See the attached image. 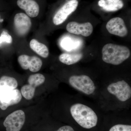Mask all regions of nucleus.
Returning a JSON list of instances; mask_svg holds the SVG:
<instances>
[{
  "label": "nucleus",
  "mask_w": 131,
  "mask_h": 131,
  "mask_svg": "<svg viewBox=\"0 0 131 131\" xmlns=\"http://www.w3.org/2000/svg\"><path fill=\"white\" fill-rule=\"evenodd\" d=\"M30 46L32 50L42 57L47 58L49 56V50L46 46L36 39H32L30 42Z\"/></svg>",
  "instance_id": "ddd939ff"
},
{
  "label": "nucleus",
  "mask_w": 131,
  "mask_h": 131,
  "mask_svg": "<svg viewBox=\"0 0 131 131\" xmlns=\"http://www.w3.org/2000/svg\"><path fill=\"white\" fill-rule=\"evenodd\" d=\"M66 28L69 32L85 37L91 35L93 30V26L90 22L81 24L75 21H71L68 23Z\"/></svg>",
  "instance_id": "9b49d317"
},
{
  "label": "nucleus",
  "mask_w": 131,
  "mask_h": 131,
  "mask_svg": "<svg viewBox=\"0 0 131 131\" xmlns=\"http://www.w3.org/2000/svg\"><path fill=\"white\" fill-rule=\"evenodd\" d=\"M57 131H74L71 127L69 126H65L62 127Z\"/></svg>",
  "instance_id": "412c9836"
},
{
  "label": "nucleus",
  "mask_w": 131,
  "mask_h": 131,
  "mask_svg": "<svg viewBox=\"0 0 131 131\" xmlns=\"http://www.w3.org/2000/svg\"><path fill=\"white\" fill-rule=\"evenodd\" d=\"M12 42V36L7 32L3 31L0 35V47L4 44H11Z\"/></svg>",
  "instance_id": "6ab92c4d"
},
{
  "label": "nucleus",
  "mask_w": 131,
  "mask_h": 131,
  "mask_svg": "<svg viewBox=\"0 0 131 131\" xmlns=\"http://www.w3.org/2000/svg\"><path fill=\"white\" fill-rule=\"evenodd\" d=\"M106 28L110 34L120 37H125L128 30L124 20L119 17L111 19L107 23Z\"/></svg>",
  "instance_id": "9d476101"
},
{
  "label": "nucleus",
  "mask_w": 131,
  "mask_h": 131,
  "mask_svg": "<svg viewBox=\"0 0 131 131\" xmlns=\"http://www.w3.org/2000/svg\"><path fill=\"white\" fill-rule=\"evenodd\" d=\"M22 98L18 89H5L0 90V108L5 110L10 106L18 104Z\"/></svg>",
  "instance_id": "20e7f679"
},
{
  "label": "nucleus",
  "mask_w": 131,
  "mask_h": 131,
  "mask_svg": "<svg viewBox=\"0 0 131 131\" xmlns=\"http://www.w3.org/2000/svg\"><path fill=\"white\" fill-rule=\"evenodd\" d=\"M107 90L122 102L127 101L131 97V88L129 84L124 80L113 83L108 86Z\"/></svg>",
  "instance_id": "39448f33"
},
{
  "label": "nucleus",
  "mask_w": 131,
  "mask_h": 131,
  "mask_svg": "<svg viewBox=\"0 0 131 131\" xmlns=\"http://www.w3.org/2000/svg\"><path fill=\"white\" fill-rule=\"evenodd\" d=\"M107 1L112 2H117L119 1L120 0H106Z\"/></svg>",
  "instance_id": "4be33fe9"
},
{
  "label": "nucleus",
  "mask_w": 131,
  "mask_h": 131,
  "mask_svg": "<svg viewBox=\"0 0 131 131\" xmlns=\"http://www.w3.org/2000/svg\"><path fill=\"white\" fill-rule=\"evenodd\" d=\"M18 61L23 69H29L34 73L39 71L42 66L41 59L35 56H30L27 55H20L18 58Z\"/></svg>",
  "instance_id": "1a4fd4ad"
},
{
  "label": "nucleus",
  "mask_w": 131,
  "mask_h": 131,
  "mask_svg": "<svg viewBox=\"0 0 131 131\" xmlns=\"http://www.w3.org/2000/svg\"><path fill=\"white\" fill-rule=\"evenodd\" d=\"M25 115L24 111L18 110L6 118L3 125L7 131H20L25 123Z\"/></svg>",
  "instance_id": "423d86ee"
},
{
  "label": "nucleus",
  "mask_w": 131,
  "mask_h": 131,
  "mask_svg": "<svg viewBox=\"0 0 131 131\" xmlns=\"http://www.w3.org/2000/svg\"><path fill=\"white\" fill-rule=\"evenodd\" d=\"M83 57V54L81 53H64L60 55L59 59L61 62L70 65L77 63Z\"/></svg>",
  "instance_id": "4468645a"
},
{
  "label": "nucleus",
  "mask_w": 131,
  "mask_h": 131,
  "mask_svg": "<svg viewBox=\"0 0 131 131\" xmlns=\"http://www.w3.org/2000/svg\"><path fill=\"white\" fill-rule=\"evenodd\" d=\"M69 83L74 88L87 95L93 93L95 89L94 82L86 75L72 76L69 79Z\"/></svg>",
  "instance_id": "7ed1b4c3"
},
{
  "label": "nucleus",
  "mask_w": 131,
  "mask_h": 131,
  "mask_svg": "<svg viewBox=\"0 0 131 131\" xmlns=\"http://www.w3.org/2000/svg\"><path fill=\"white\" fill-rule=\"evenodd\" d=\"M45 81L44 76L39 73L31 75L28 79V84L35 88L43 83Z\"/></svg>",
  "instance_id": "f3484780"
},
{
  "label": "nucleus",
  "mask_w": 131,
  "mask_h": 131,
  "mask_svg": "<svg viewBox=\"0 0 131 131\" xmlns=\"http://www.w3.org/2000/svg\"><path fill=\"white\" fill-rule=\"evenodd\" d=\"M32 26L31 19L27 15L19 13L14 18V27L15 32L20 37H24L30 30Z\"/></svg>",
  "instance_id": "6e6552de"
},
{
  "label": "nucleus",
  "mask_w": 131,
  "mask_h": 131,
  "mask_svg": "<svg viewBox=\"0 0 131 131\" xmlns=\"http://www.w3.org/2000/svg\"><path fill=\"white\" fill-rule=\"evenodd\" d=\"M70 111L73 118L82 127L89 129L96 126L98 117L91 108L81 103H76L71 106Z\"/></svg>",
  "instance_id": "f257e3e1"
},
{
  "label": "nucleus",
  "mask_w": 131,
  "mask_h": 131,
  "mask_svg": "<svg viewBox=\"0 0 131 131\" xmlns=\"http://www.w3.org/2000/svg\"><path fill=\"white\" fill-rule=\"evenodd\" d=\"M102 55V59L104 62L118 65L129 58L130 56V51L126 46L108 43L103 46Z\"/></svg>",
  "instance_id": "f03ea898"
},
{
  "label": "nucleus",
  "mask_w": 131,
  "mask_h": 131,
  "mask_svg": "<svg viewBox=\"0 0 131 131\" xmlns=\"http://www.w3.org/2000/svg\"><path fill=\"white\" fill-rule=\"evenodd\" d=\"M109 131H131V126L118 124L113 126Z\"/></svg>",
  "instance_id": "aec40b11"
},
{
  "label": "nucleus",
  "mask_w": 131,
  "mask_h": 131,
  "mask_svg": "<svg viewBox=\"0 0 131 131\" xmlns=\"http://www.w3.org/2000/svg\"><path fill=\"white\" fill-rule=\"evenodd\" d=\"M17 4L19 7L25 10L28 16L34 18L39 14V6L34 0H18Z\"/></svg>",
  "instance_id": "f8f14e48"
},
{
  "label": "nucleus",
  "mask_w": 131,
  "mask_h": 131,
  "mask_svg": "<svg viewBox=\"0 0 131 131\" xmlns=\"http://www.w3.org/2000/svg\"><path fill=\"white\" fill-rule=\"evenodd\" d=\"M77 0H70L60 8L53 17V22L56 25L63 24L68 16L74 12L78 6Z\"/></svg>",
  "instance_id": "0eeeda50"
},
{
  "label": "nucleus",
  "mask_w": 131,
  "mask_h": 131,
  "mask_svg": "<svg viewBox=\"0 0 131 131\" xmlns=\"http://www.w3.org/2000/svg\"><path fill=\"white\" fill-rule=\"evenodd\" d=\"M35 88L29 84L24 85L21 88V93L24 98L27 100L32 99L35 94Z\"/></svg>",
  "instance_id": "a211bd4d"
},
{
  "label": "nucleus",
  "mask_w": 131,
  "mask_h": 131,
  "mask_svg": "<svg viewBox=\"0 0 131 131\" xmlns=\"http://www.w3.org/2000/svg\"><path fill=\"white\" fill-rule=\"evenodd\" d=\"M98 5L102 7L103 10L108 12H113L121 9L124 7V3L122 0L117 2H112L106 0H100Z\"/></svg>",
  "instance_id": "2eb2a0df"
},
{
  "label": "nucleus",
  "mask_w": 131,
  "mask_h": 131,
  "mask_svg": "<svg viewBox=\"0 0 131 131\" xmlns=\"http://www.w3.org/2000/svg\"><path fill=\"white\" fill-rule=\"evenodd\" d=\"M3 20L1 19V16H0V22H1V21H3Z\"/></svg>",
  "instance_id": "5701e85b"
},
{
  "label": "nucleus",
  "mask_w": 131,
  "mask_h": 131,
  "mask_svg": "<svg viewBox=\"0 0 131 131\" xmlns=\"http://www.w3.org/2000/svg\"><path fill=\"white\" fill-rule=\"evenodd\" d=\"M18 86V82L14 78L3 76L0 78V90L7 88L15 89Z\"/></svg>",
  "instance_id": "dca6fc26"
}]
</instances>
